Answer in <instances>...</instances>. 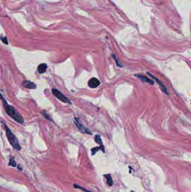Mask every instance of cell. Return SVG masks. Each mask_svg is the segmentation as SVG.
I'll use <instances>...</instances> for the list:
<instances>
[{
	"instance_id": "cell-1",
	"label": "cell",
	"mask_w": 191,
	"mask_h": 192,
	"mask_svg": "<svg viewBox=\"0 0 191 192\" xmlns=\"http://www.w3.org/2000/svg\"><path fill=\"white\" fill-rule=\"evenodd\" d=\"M0 99L2 101L3 106L5 109V112L7 113V115L11 117L14 120L20 124H23L24 122V120L21 114L17 111V110L13 106L9 105L7 102L3 97L2 95L0 93Z\"/></svg>"
},
{
	"instance_id": "cell-2",
	"label": "cell",
	"mask_w": 191,
	"mask_h": 192,
	"mask_svg": "<svg viewBox=\"0 0 191 192\" xmlns=\"http://www.w3.org/2000/svg\"><path fill=\"white\" fill-rule=\"evenodd\" d=\"M5 127L6 130V134L8 142H10L11 146L13 147L14 149L17 150V151H20L21 149H22V147H21L17 138L15 137V135L13 133V132L11 131V130L7 127V125L6 124L5 125Z\"/></svg>"
},
{
	"instance_id": "cell-3",
	"label": "cell",
	"mask_w": 191,
	"mask_h": 192,
	"mask_svg": "<svg viewBox=\"0 0 191 192\" xmlns=\"http://www.w3.org/2000/svg\"><path fill=\"white\" fill-rule=\"evenodd\" d=\"M52 94L55 96L57 99H58L61 101H62L64 103L71 104V101L69 100L67 97H66L64 94H63L58 89H52Z\"/></svg>"
},
{
	"instance_id": "cell-4",
	"label": "cell",
	"mask_w": 191,
	"mask_h": 192,
	"mask_svg": "<svg viewBox=\"0 0 191 192\" xmlns=\"http://www.w3.org/2000/svg\"><path fill=\"white\" fill-rule=\"evenodd\" d=\"M75 124L76 126L77 127V128L78 129V130H79L80 131H81L82 133H85V134H92L90 133V131L89 129H87L86 127H85L84 126L81 124L80 120L78 119L75 118Z\"/></svg>"
},
{
	"instance_id": "cell-5",
	"label": "cell",
	"mask_w": 191,
	"mask_h": 192,
	"mask_svg": "<svg viewBox=\"0 0 191 192\" xmlns=\"http://www.w3.org/2000/svg\"><path fill=\"white\" fill-rule=\"evenodd\" d=\"M100 84V82L96 78H92L89 80L88 82L89 87L92 88H95L98 87Z\"/></svg>"
},
{
	"instance_id": "cell-6",
	"label": "cell",
	"mask_w": 191,
	"mask_h": 192,
	"mask_svg": "<svg viewBox=\"0 0 191 192\" xmlns=\"http://www.w3.org/2000/svg\"><path fill=\"white\" fill-rule=\"evenodd\" d=\"M22 86L23 87L28 89H35L37 88V85L34 83L30 82L29 80H24L22 82Z\"/></svg>"
},
{
	"instance_id": "cell-7",
	"label": "cell",
	"mask_w": 191,
	"mask_h": 192,
	"mask_svg": "<svg viewBox=\"0 0 191 192\" xmlns=\"http://www.w3.org/2000/svg\"><path fill=\"white\" fill-rule=\"evenodd\" d=\"M147 74L148 75H150L151 77H152L153 78H154L155 80H156V82H157V84H158L160 85V87L161 88V89L162 90V91H163L164 92H165L166 94H168V95L169 94V93L168 92L167 89H166V88L165 87V86L161 82H160V81L159 80H158V79H157L156 78H155V76H154L153 75H151V74H150L149 73H147Z\"/></svg>"
},
{
	"instance_id": "cell-8",
	"label": "cell",
	"mask_w": 191,
	"mask_h": 192,
	"mask_svg": "<svg viewBox=\"0 0 191 192\" xmlns=\"http://www.w3.org/2000/svg\"><path fill=\"white\" fill-rule=\"evenodd\" d=\"M135 76L137 77V78H138L139 79H140L142 81V82L148 83V84H154V82L153 80L148 78H147L146 76L142 75H138V74L136 75Z\"/></svg>"
},
{
	"instance_id": "cell-9",
	"label": "cell",
	"mask_w": 191,
	"mask_h": 192,
	"mask_svg": "<svg viewBox=\"0 0 191 192\" xmlns=\"http://www.w3.org/2000/svg\"><path fill=\"white\" fill-rule=\"evenodd\" d=\"M47 65L46 64H41L38 65V71L39 74H43L47 70Z\"/></svg>"
},
{
	"instance_id": "cell-10",
	"label": "cell",
	"mask_w": 191,
	"mask_h": 192,
	"mask_svg": "<svg viewBox=\"0 0 191 192\" xmlns=\"http://www.w3.org/2000/svg\"><path fill=\"white\" fill-rule=\"evenodd\" d=\"M104 176L106 178V179H107V183L109 185L112 186V185H113V180H112L110 174L104 175Z\"/></svg>"
},
{
	"instance_id": "cell-11",
	"label": "cell",
	"mask_w": 191,
	"mask_h": 192,
	"mask_svg": "<svg viewBox=\"0 0 191 192\" xmlns=\"http://www.w3.org/2000/svg\"><path fill=\"white\" fill-rule=\"evenodd\" d=\"M99 150H102L103 152H104V146H100L99 147H95L93 149H92V155H94L97 151H98Z\"/></svg>"
},
{
	"instance_id": "cell-12",
	"label": "cell",
	"mask_w": 191,
	"mask_h": 192,
	"mask_svg": "<svg viewBox=\"0 0 191 192\" xmlns=\"http://www.w3.org/2000/svg\"><path fill=\"white\" fill-rule=\"evenodd\" d=\"M95 141L96 143H98V145H99L100 146H103V143H102V140L100 137L99 135H96L95 137Z\"/></svg>"
},
{
	"instance_id": "cell-13",
	"label": "cell",
	"mask_w": 191,
	"mask_h": 192,
	"mask_svg": "<svg viewBox=\"0 0 191 192\" xmlns=\"http://www.w3.org/2000/svg\"><path fill=\"white\" fill-rule=\"evenodd\" d=\"M8 165L11 166H13V167H16V162H15L14 158L11 157V158H10Z\"/></svg>"
},
{
	"instance_id": "cell-14",
	"label": "cell",
	"mask_w": 191,
	"mask_h": 192,
	"mask_svg": "<svg viewBox=\"0 0 191 192\" xmlns=\"http://www.w3.org/2000/svg\"><path fill=\"white\" fill-rule=\"evenodd\" d=\"M74 187L75 188H76V189H80L81 190H83V191H85V192H92V191H91L90 190H88L86 189L85 188H84L83 187H81V186H79V185H78L77 184H74Z\"/></svg>"
},
{
	"instance_id": "cell-15",
	"label": "cell",
	"mask_w": 191,
	"mask_h": 192,
	"mask_svg": "<svg viewBox=\"0 0 191 192\" xmlns=\"http://www.w3.org/2000/svg\"><path fill=\"white\" fill-rule=\"evenodd\" d=\"M42 115H43V116L44 117V118L45 119L48 120H49V121H52V120L51 119V116L49 115H48V114L47 113L46 111H43L42 112Z\"/></svg>"
},
{
	"instance_id": "cell-16",
	"label": "cell",
	"mask_w": 191,
	"mask_h": 192,
	"mask_svg": "<svg viewBox=\"0 0 191 192\" xmlns=\"http://www.w3.org/2000/svg\"><path fill=\"white\" fill-rule=\"evenodd\" d=\"M0 39L2 40L3 43H5L6 44H8V41H7L6 37H0Z\"/></svg>"
},
{
	"instance_id": "cell-17",
	"label": "cell",
	"mask_w": 191,
	"mask_h": 192,
	"mask_svg": "<svg viewBox=\"0 0 191 192\" xmlns=\"http://www.w3.org/2000/svg\"><path fill=\"white\" fill-rule=\"evenodd\" d=\"M113 57L114 59L115 60V61H116V64H117V65L118 66H120V67H121V66H121V65H120V64H119V63H118V61H117V59H116V56H114V55H113Z\"/></svg>"
},
{
	"instance_id": "cell-18",
	"label": "cell",
	"mask_w": 191,
	"mask_h": 192,
	"mask_svg": "<svg viewBox=\"0 0 191 192\" xmlns=\"http://www.w3.org/2000/svg\"><path fill=\"white\" fill-rule=\"evenodd\" d=\"M17 168H18V169H19L20 170H22V168H21L19 165H18V167H17Z\"/></svg>"
}]
</instances>
